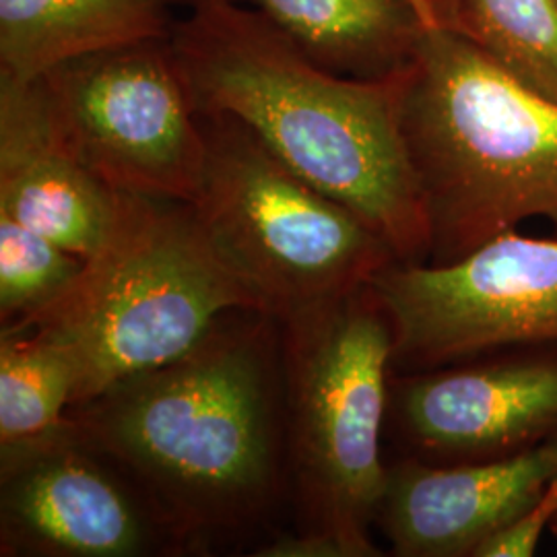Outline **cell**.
I'll return each mask as SVG.
<instances>
[{
	"label": "cell",
	"mask_w": 557,
	"mask_h": 557,
	"mask_svg": "<svg viewBox=\"0 0 557 557\" xmlns=\"http://www.w3.org/2000/svg\"><path fill=\"white\" fill-rule=\"evenodd\" d=\"M434 9L504 73L557 101L556 0H444Z\"/></svg>",
	"instance_id": "9a60e30c"
},
{
	"label": "cell",
	"mask_w": 557,
	"mask_h": 557,
	"mask_svg": "<svg viewBox=\"0 0 557 557\" xmlns=\"http://www.w3.org/2000/svg\"><path fill=\"white\" fill-rule=\"evenodd\" d=\"M178 9L170 48L195 110L238 119L398 262H428L430 225L400 120L411 66L386 79L343 77L236 0H180Z\"/></svg>",
	"instance_id": "6da1fadb"
},
{
	"label": "cell",
	"mask_w": 557,
	"mask_h": 557,
	"mask_svg": "<svg viewBox=\"0 0 557 557\" xmlns=\"http://www.w3.org/2000/svg\"><path fill=\"white\" fill-rule=\"evenodd\" d=\"M444 0H434V7H440Z\"/></svg>",
	"instance_id": "44dd1931"
},
{
	"label": "cell",
	"mask_w": 557,
	"mask_h": 557,
	"mask_svg": "<svg viewBox=\"0 0 557 557\" xmlns=\"http://www.w3.org/2000/svg\"><path fill=\"white\" fill-rule=\"evenodd\" d=\"M322 69L354 79H386L418 54L423 17L416 0H236Z\"/></svg>",
	"instance_id": "5bb4252c"
},
{
	"label": "cell",
	"mask_w": 557,
	"mask_h": 557,
	"mask_svg": "<svg viewBox=\"0 0 557 557\" xmlns=\"http://www.w3.org/2000/svg\"><path fill=\"white\" fill-rule=\"evenodd\" d=\"M556 2H557V0H556Z\"/></svg>",
	"instance_id": "7402d4cb"
},
{
	"label": "cell",
	"mask_w": 557,
	"mask_h": 557,
	"mask_svg": "<svg viewBox=\"0 0 557 557\" xmlns=\"http://www.w3.org/2000/svg\"><path fill=\"white\" fill-rule=\"evenodd\" d=\"M278 322L289 458L312 529L380 556L368 531L386 485L391 322L370 283Z\"/></svg>",
	"instance_id": "5b68a950"
},
{
	"label": "cell",
	"mask_w": 557,
	"mask_h": 557,
	"mask_svg": "<svg viewBox=\"0 0 557 557\" xmlns=\"http://www.w3.org/2000/svg\"><path fill=\"white\" fill-rule=\"evenodd\" d=\"M557 479V436L517 457L432 465L400 457L386 465L376 522L400 557H475L524 515Z\"/></svg>",
	"instance_id": "8fae6325"
},
{
	"label": "cell",
	"mask_w": 557,
	"mask_h": 557,
	"mask_svg": "<svg viewBox=\"0 0 557 557\" xmlns=\"http://www.w3.org/2000/svg\"><path fill=\"white\" fill-rule=\"evenodd\" d=\"M257 556L269 557H354L349 547L341 541V539L319 531V529H310L304 535L296 537H283L271 543L269 547L257 552Z\"/></svg>",
	"instance_id": "d6986e66"
},
{
	"label": "cell",
	"mask_w": 557,
	"mask_h": 557,
	"mask_svg": "<svg viewBox=\"0 0 557 557\" xmlns=\"http://www.w3.org/2000/svg\"><path fill=\"white\" fill-rule=\"evenodd\" d=\"M120 200L64 137L41 77L0 75V213L87 260L110 238Z\"/></svg>",
	"instance_id": "7c38bea8"
},
{
	"label": "cell",
	"mask_w": 557,
	"mask_h": 557,
	"mask_svg": "<svg viewBox=\"0 0 557 557\" xmlns=\"http://www.w3.org/2000/svg\"><path fill=\"white\" fill-rule=\"evenodd\" d=\"M199 116L207 163L193 205L215 257L260 312L289 319L358 292L397 260L376 232L289 172L238 119Z\"/></svg>",
	"instance_id": "8992f818"
},
{
	"label": "cell",
	"mask_w": 557,
	"mask_h": 557,
	"mask_svg": "<svg viewBox=\"0 0 557 557\" xmlns=\"http://www.w3.org/2000/svg\"><path fill=\"white\" fill-rule=\"evenodd\" d=\"M557 510V479L545 496L524 515L510 520L496 535L487 539L475 557H531L537 554L539 541L552 529Z\"/></svg>",
	"instance_id": "ac0fdd59"
},
{
	"label": "cell",
	"mask_w": 557,
	"mask_h": 557,
	"mask_svg": "<svg viewBox=\"0 0 557 557\" xmlns=\"http://www.w3.org/2000/svg\"><path fill=\"white\" fill-rule=\"evenodd\" d=\"M41 81L64 137L110 186L190 202L199 197L207 139L170 38L69 60Z\"/></svg>",
	"instance_id": "ba28073f"
},
{
	"label": "cell",
	"mask_w": 557,
	"mask_h": 557,
	"mask_svg": "<svg viewBox=\"0 0 557 557\" xmlns=\"http://www.w3.org/2000/svg\"><path fill=\"white\" fill-rule=\"evenodd\" d=\"M0 554L139 557L182 549L151 499L66 418L0 446Z\"/></svg>",
	"instance_id": "9c48e42d"
},
{
	"label": "cell",
	"mask_w": 557,
	"mask_h": 557,
	"mask_svg": "<svg viewBox=\"0 0 557 557\" xmlns=\"http://www.w3.org/2000/svg\"><path fill=\"white\" fill-rule=\"evenodd\" d=\"M393 331V374L557 345V236L517 230L448 264L391 262L370 281Z\"/></svg>",
	"instance_id": "52a82bcc"
},
{
	"label": "cell",
	"mask_w": 557,
	"mask_h": 557,
	"mask_svg": "<svg viewBox=\"0 0 557 557\" xmlns=\"http://www.w3.org/2000/svg\"><path fill=\"white\" fill-rule=\"evenodd\" d=\"M386 423L432 465L517 457L557 436V345L393 374Z\"/></svg>",
	"instance_id": "30bf717a"
},
{
	"label": "cell",
	"mask_w": 557,
	"mask_h": 557,
	"mask_svg": "<svg viewBox=\"0 0 557 557\" xmlns=\"http://www.w3.org/2000/svg\"><path fill=\"white\" fill-rule=\"evenodd\" d=\"M549 531H552V533L557 537V510L556 515H554V520H552V529H549Z\"/></svg>",
	"instance_id": "ffe728a7"
},
{
	"label": "cell",
	"mask_w": 557,
	"mask_h": 557,
	"mask_svg": "<svg viewBox=\"0 0 557 557\" xmlns=\"http://www.w3.org/2000/svg\"><path fill=\"white\" fill-rule=\"evenodd\" d=\"M176 7L180 0H0V75L40 79L69 60L168 40Z\"/></svg>",
	"instance_id": "4fadbf2b"
},
{
	"label": "cell",
	"mask_w": 557,
	"mask_h": 557,
	"mask_svg": "<svg viewBox=\"0 0 557 557\" xmlns=\"http://www.w3.org/2000/svg\"><path fill=\"white\" fill-rule=\"evenodd\" d=\"M77 386L69 351L36 329L0 337V446L52 432L66 419Z\"/></svg>",
	"instance_id": "2e32d148"
},
{
	"label": "cell",
	"mask_w": 557,
	"mask_h": 557,
	"mask_svg": "<svg viewBox=\"0 0 557 557\" xmlns=\"http://www.w3.org/2000/svg\"><path fill=\"white\" fill-rule=\"evenodd\" d=\"M275 322L230 312L186 356L66 411L151 499L182 549L255 522L275 496L285 391Z\"/></svg>",
	"instance_id": "7a4b0ae2"
},
{
	"label": "cell",
	"mask_w": 557,
	"mask_h": 557,
	"mask_svg": "<svg viewBox=\"0 0 557 557\" xmlns=\"http://www.w3.org/2000/svg\"><path fill=\"white\" fill-rule=\"evenodd\" d=\"M87 260L0 213V322L25 329L64 298Z\"/></svg>",
	"instance_id": "e0dca14e"
},
{
	"label": "cell",
	"mask_w": 557,
	"mask_h": 557,
	"mask_svg": "<svg viewBox=\"0 0 557 557\" xmlns=\"http://www.w3.org/2000/svg\"><path fill=\"white\" fill-rule=\"evenodd\" d=\"M403 135L430 225V264L462 259L529 220L557 236V101L512 79L421 7Z\"/></svg>",
	"instance_id": "3957f363"
},
{
	"label": "cell",
	"mask_w": 557,
	"mask_h": 557,
	"mask_svg": "<svg viewBox=\"0 0 557 557\" xmlns=\"http://www.w3.org/2000/svg\"><path fill=\"white\" fill-rule=\"evenodd\" d=\"M236 310L260 312L259 301L215 257L195 205L122 193L100 252L87 259L73 289L25 329L69 351L77 407L186 356Z\"/></svg>",
	"instance_id": "277c9868"
}]
</instances>
